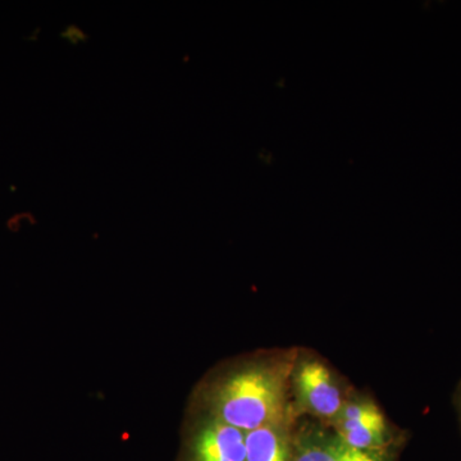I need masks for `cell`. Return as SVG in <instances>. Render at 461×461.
Segmentation results:
<instances>
[{
	"mask_svg": "<svg viewBox=\"0 0 461 461\" xmlns=\"http://www.w3.org/2000/svg\"><path fill=\"white\" fill-rule=\"evenodd\" d=\"M293 461H382L379 453L346 445L329 427H303L293 436Z\"/></svg>",
	"mask_w": 461,
	"mask_h": 461,
	"instance_id": "obj_4",
	"label": "cell"
},
{
	"mask_svg": "<svg viewBox=\"0 0 461 461\" xmlns=\"http://www.w3.org/2000/svg\"><path fill=\"white\" fill-rule=\"evenodd\" d=\"M330 427L346 445L366 453H379L388 441L386 418L368 397H348Z\"/></svg>",
	"mask_w": 461,
	"mask_h": 461,
	"instance_id": "obj_3",
	"label": "cell"
},
{
	"mask_svg": "<svg viewBox=\"0 0 461 461\" xmlns=\"http://www.w3.org/2000/svg\"><path fill=\"white\" fill-rule=\"evenodd\" d=\"M245 436L242 430L212 418L196 435L194 457L195 461H245Z\"/></svg>",
	"mask_w": 461,
	"mask_h": 461,
	"instance_id": "obj_5",
	"label": "cell"
},
{
	"mask_svg": "<svg viewBox=\"0 0 461 461\" xmlns=\"http://www.w3.org/2000/svg\"><path fill=\"white\" fill-rule=\"evenodd\" d=\"M290 420L247 432L245 461H293L294 435Z\"/></svg>",
	"mask_w": 461,
	"mask_h": 461,
	"instance_id": "obj_6",
	"label": "cell"
},
{
	"mask_svg": "<svg viewBox=\"0 0 461 461\" xmlns=\"http://www.w3.org/2000/svg\"><path fill=\"white\" fill-rule=\"evenodd\" d=\"M455 406H456L457 414H459V420L461 424V382L459 386L456 388V393H455L454 397Z\"/></svg>",
	"mask_w": 461,
	"mask_h": 461,
	"instance_id": "obj_7",
	"label": "cell"
},
{
	"mask_svg": "<svg viewBox=\"0 0 461 461\" xmlns=\"http://www.w3.org/2000/svg\"><path fill=\"white\" fill-rule=\"evenodd\" d=\"M290 386L295 414L311 415L326 426L332 424L350 397L332 369L312 355H296Z\"/></svg>",
	"mask_w": 461,
	"mask_h": 461,
	"instance_id": "obj_2",
	"label": "cell"
},
{
	"mask_svg": "<svg viewBox=\"0 0 461 461\" xmlns=\"http://www.w3.org/2000/svg\"><path fill=\"white\" fill-rule=\"evenodd\" d=\"M295 359L286 355L230 375L214 395L215 420L245 433L290 420L288 388Z\"/></svg>",
	"mask_w": 461,
	"mask_h": 461,
	"instance_id": "obj_1",
	"label": "cell"
}]
</instances>
